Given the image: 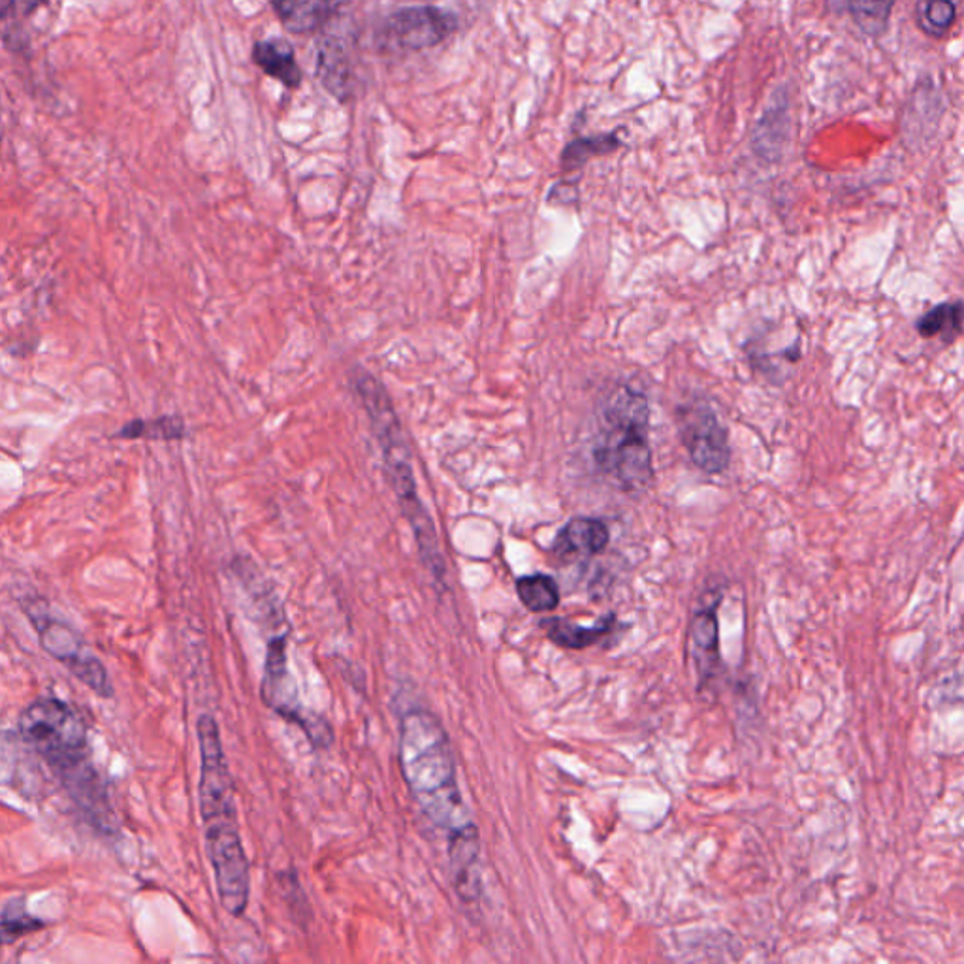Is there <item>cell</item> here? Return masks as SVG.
<instances>
[{"label":"cell","mask_w":964,"mask_h":964,"mask_svg":"<svg viewBox=\"0 0 964 964\" xmlns=\"http://www.w3.org/2000/svg\"><path fill=\"white\" fill-rule=\"evenodd\" d=\"M23 609L27 612L28 622L35 625L42 648L51 658L67 667L83 686L93 690L98 697L104 700L114 697V684L109 680L106 667L89 650L74 627L51 616L44 601L28 599L27 603H23Z\"/></svg>","instance_id":"obj_6"},{"label":"cell","mask_w":964,"mask_h":964,"mask_svg":"<svg viewBox=\"0 0 964 964\" xmlns=\"http://www.w3.org/2000/svg\"><path fill=\"white\" fill-rule=\"evenodd\" d=\"M957 20L955 0H919L917 2V25L924 33L942 38Z\"/></svg>","instance_id":"obj_23"},{"label":"cell","mask_w":964,"mask_h":964,"mask_svg":"<svg viewBox=\"0 0 964 964\" xmlns=\"http://www.w3.org/2000/svg\"><path fill=\"white\" fill-rule=\"evenodd\" d=\"M448 857L456 893L463 903H477L481 896V838L477 825L448 836Z\"/></svg>","instance_id":"obj_10"},{"label":"cell","mask_w":964,"mask_h":964,"mask_svg":"<svg viewBox=\"0 0 964 964\" xmlns=\"http://www.w3.org/2000/svg\"><path fill=\"white\" fill-rule=\"evenodd\" d=\"M48 0H20L21 10H23V15H31L38 8L44 7Z\"/></svg>","instance_id":"obj_25"},{"label":"cell","mask_w":964,"mask_h":964,"mask_svg":"<svg viewBox=\"0 0 964 964\" xmlns=\"http://www.w3.org/2000/svg\"><path fill=\"white\" fill-rule=\"evenodd\" d=\"M611 533L607 524L596 518H573L560 530L552 554L560 560H577V557L596 556L609 544Z\"/></svg>","instance_id":"obj_13"},{"label":"cell","mask_w":964,"mask_h":964,"mask_svg":"<svg viewBox=\"0 0 964 964\" xmlns=\"http://www.w3.org/2000/svg\"><path fill=\"white\" fill-rule=\"evenodd\" d=\"M17 731L61 781L87 822L104 835L114 833L116 815L108 789L93 763L87 727L74 708L57 697H38L21 710Z\"/></svg>","instance_id":"obj_1"},{"label":"cell","mask_w":964,"mask_h":964,"mask_svg":"<svg viewBox=\"0 0 964 964\" xmlns=\"http://www.w3.org/2000/svg\"><path fill=\"white\" fill-rule=\"evenodd\" d=\"M44 925L46 924L40 921L38 917L31 916L25 910V904L21 898L8 901L2 908V942L4 945H10L20 938L44 929Z\"/></svg>","instance_id":"obj_24"},{"label":"cell","mask_w":964,"mask_h":964,"mask_svg":"<svg viewBox=\"0 0 964 964\" xmlns=\"http://www.w3.org/2000/svg\"><path fill=\"white\" fill-rule=\"evenodd\" d=\"M648 422V398L632 385L612 390L599 411V435L593 447V460L599 471L624 492H640L653 482Z\"/></svg>","instance_id":"obj_5"},{"label":"cell","mask_w":964,"mask_h":964,"mask_svg":"<svg viewBox=\"0 0 964 964\" xmlns=\"http://www.w3.org/2000/svg\"><path fill=\"white\" fill-rule=\"evenodd\" d=\"M354 388L361 396L367 419L372 422L375 439L379 443L388 482L400 502L401 513L405 515L409 526L413 530L422 562L437 583H445L447 565L443 560L437 531H435L428 510L419 496L413 463H411V452H409L400 419L396 414L387 388L383 387V383L375 375L366 372L364 367H358L354 372Z\"/></svg>","instance_id":"obj_4"},{"label":"cell","mask_w":964,"mask_h":964,"mask_svg":"<svg viewBox=\"0 0 964 964\" xmlns=\"http://www.w3.org/2000/svg\"><path fill=\"white\" fill-rule=\"evenodd\" d=\"M679 432L692 462L708 475H720L729 468V435L718 414L705 401L679 409Z\"/></svg>","instance_id":"obj_8"},{"label":"cell","mask_w":964,"mask_h":964,"mask_svg":"<svg viewBox=\"0 0 964 964\" xmlns=\"http://www.w3.org/2000/svg\"><path fill=\"white\" fill-rule=\"evenodd\" d=\"M789 116L788 104H773L763 114L754 132V148L757 155L775 161L780 155L784 143L788 140Z\"/></svg>","instance_id":"obj_17"},{"label":"cell","mask_w":964,"mask_h":964,"mask_svg":"<svg viewBox=\"0 0 964 964\" xmlns=\"http://www.w3.org/2000/svg\"><path fill=\"white\" fill-rule=\"evenodd\" d=\"M720 593H713L708 603L695 612L692 622V650L701 682L716 679L720 672V630H718V604Z\"/></svg>","instance_id":"obj_11"},{"label":"cell","mask_w":964,"mask_h":964,"mask_svg":"<svg viewBox=\"0 0 964 964\" xmlns=\"http://www.w3.org/2000/svg\"><path fill=\"white\" fill-rule=\"evenodd\" d=\"M964 325V302H955V304H940L932 307L929 313H925L921 319L917 320V332L924 338H934L942 336L945 341H951L963 330Z\"/></svg>","instance_id":"obj_21"},{"label":"cell","mask_w":964,"mask_h":964,"mask_svg":"<svg viewBox=\"0 0 964 964\" xmlns=\"http://www.w3.org/2000/svg\"><path fill=\"white\" fill-rule=\"evenodd\" d=\"M620 145L622 142L616 134L578 138L569 145H565L564 153H562V166L565 171H577L593 156L609 155L612 151L619 150Z\"/></svg>","instance_id":"obj_22"},{"label":"cell","mask_w":964,"mask_h":964,"mask_svg":"<svg viewBox=\"0 0 964 964\" xmlns=\"http://www.w3.org/2000/svg\"><path fill=\"white\" fill-rule=\"evenodd\" d=\"M831 4L846 12L865 35L878 38L887 31L895 0H831Z\"/></svg>","instance_id":"obj_18"},{"label":"cell","mask_w":964,"mask_h":964,"mask_svg":"<svg viewBox=\"0 0 964 964\" xmlns=\"http://www.w3.org/2000/svg\"><path fill=\"white\" fill-rule=\"evenodd\" d=\"M272 8L286 31L294 35H307L327 25L332 15L330 0H270Z\"/></svg>","instance_id":"obj_15"},{"label":"cell","mask_w":964,"mask_h":964,"mask_svg":"<svg viewBox=\"0 0 964 964\" xmlns=\"http://www.w3.org/2000/svg\"><path fill=\"white\" fill-rule=\"evenodd\" d=\"M200 750L198 809L204 823L205 849L210 857L219 901L231 916L242 917L249 904L251 872L239 835L234 802V784L224 755L219 726L211 714H202L197 724Z\"/></svg>","instance_id":"obj_2"},{"label":"cell","mask_w":964,"mask_h":964,"mask_svg":"<svg viewBox=\"0 0 964 964\" xmlns=\"http://www.w3.org/2000/svg\"><path fill=\"white\" fill-rule=\"evenodd\" d=\"M517 593L524 607L536 614L554 611L560 603L556 580L543 573L518 578Z\"/></svg>","instance_id":"obj_20"},{"label":"cell","mask_w":964,"mask_h":964,"mask_svg":"<svg viewBox=\"0 0 964 964\" xmlns=\"http://www.w3.org/2000/svg\"><path fill=\"white\" fill-rule=\"evenodd\" d=\"M398 760L409 791L430 822L448 836L475 825L458 786L447 731L430 710L411 708L401 716Z\"/></svg>","instance_id":"obj_3"},{"label":"cell","mask_w":964,"mask_h":964,"mask_svg":"<svg viewBox=\"0 0 964 964\" xmlns=\"http://www.w3.org/2000/svg\"><path fill=\"white\" fill-rule=\"evenodd\" d=\"M315 72L320 85L340 103L351 101L354 91V70L345 42L338 36H325L317 46Z\"/></svg>","instance_id":"obj_12"},{"label":"cell","mask_w":964,"mask_h":964,"mask_svg":"<svg viewBox=\"0 0 964 964\" xmlns=\"http://www.w3.org/2000/svg\"><path fill=\"white\" fill-rule=\"evenodd\" d=\"M252 62L264 74L283 83L285 87L298 89L302 85V70L296 61L293 46L289 42L281 38L255 42Z\"/></svg>","instance_id":"obj_14"},{"label":"cell","mask_w":964,"mask_h":964,"mask_svg":"<svg viewBox=\"0 0 964 964\" xmlns=\"http://www.w3.org/2000/svg\"><path fill=\"white\" fill-rule=\"evenodd\" d=\"M286 659V637L278 635L268 643L266 653L264 679H262V700L279 714L283 720L304 729L307 739L315 748H327L332 741V731L327 721L320 720L304 710L299 703L298 687L289 671Z\"/></svg>","instance_id":"obj_7"},{"label":"cell","mask_w":964,"mask_h":964,"mask_svg":"<svg viewBox=\"0 0 964 964\" xmlns=\"http://www.w3.org/2000/svg\"><path fill=\"white\" fill-rule=\"evenodd\" d=\"M455 15L437 7H409L388 15L380 27V44L400 51L434 48L456 31Z\"/></svg>","instance_id":"obj_9"},{"label":"cell","mask_w":964,"mask_h":964,"mask_svg":"<svg viewBox=\"0 0 964 964\" xmlns=\"http://www.w3.org/2000/svg\"><path fill=\"white\" fill-rule=\"evenodd\" d=\"M117 437L121 439H153V442H177L185 437V422L177 414H164L156 419H137L125 424Z\"/></svg>","instance_id":"obj_19"},{"label":"cell","mask_w":964,"mask_h":964,"mask_svg":"<svg viewBox=\"0 0 964 964\" xmlns=\"http://www.w3.org/2000/svg\"><path fill=\"white\" fill-rule=\"evenodd\" d=\"M612 624H614V616H604L598 625H591V627H585V625H578L565 619H549L544 620L543 627L552 643L571 648V650H580V648L596 645L599 638L609 635Z\"/></svg>","instance_id":"obj_16"}]
</instances>
